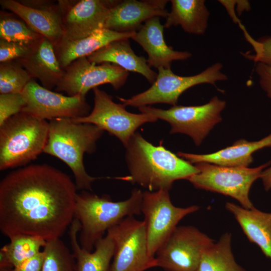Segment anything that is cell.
I'll return each instance as SVG.
<instances>
[{
    "instance_id": "obj_1",
    "label": "cell",
    "mask_w": 271,
    "mask_h": 271,
    "mask_svg": "<svg viewBox=\"0 0 271 271\" xmlns=\"http://www.w3.org/2000/svg\"><path fill=\"white\" fill-rule=\"evenodd\" d=\"M77 189L68 175L48 164L10 172L0 183L2 233L59 238L74 219Z\"/></svg>"
},
{
    "instance_id": "obj_2",
    "label": "cell",
    "mask_w": 271,
    "mask_h": 271,
    "mask_svg": "<svg viewBox=\"0 0 271 271\" xmlns=\"http://www.w3.org/2000/svg\"><path fill=\"white\" fill-rule=\"evenodd\" d=\"M125 148L129 174L115 178L138 184L149 191H169L175 181L187 180L199 171L195 166L166 149L162 143L154 146L139 132L131 137Z\"/></svg>"
},
{
    "instance_id": "obj_3",
    "label": "cell",
    "mask_w": 271,
    "mask_h": 271,
    "mask_svg": "<svg viewBox=\"0 0 271 271\" xmlns=\"http://www.w3.org/2000/svg\"><path fill=\"white\" fill-rule=\"evenodd\" d=\"M143 192L134 189L128 199L117 202L108 195L99 196L85 190L77 193L74 218L81 225V247L92 251L96 243L109 229L126 217L140 215Z\"/></svg>"
},
{
    "instance_id": "obj_4",
    "label": "cell",
    "mask_w": 271,
    "mask_h": 271,
    "mask_svg": "<svg viewBox=\"0 0 271 271\" xmlns=\"http://www.w3.org/2000/svg\"><path fill=\"white\" fill-rule=\"evenodd\" d=\"M49 135L44 150L66 164L72 172L77 189L92 190V184L100 179L89 175L83 163L85 154H92L104 131L95 125L57 118L49 122Z\"/></svg>"
},
{
    "instance_id": "obj_5",
    "label": "cell",
    "mask_w": 271,
    "mask_h": 271,
    "mask_svg": "<svg viewBox=\"0 0 271 271\" xmlns=\"http://www.w3.org/2000/svg\"><path fill=\"white\" fill-rule=\"evenodd\" d=\"M46 120L21 112L0 125V170L19 167L44 152L49 135Z\"/></svg>"
},
{
    "instance_id": "obj_6",
    "label": "cell",
    "mask_w": 271,
    "mask_h": 271,
    "mask_svg": "<svg viewBox=\"0 0 271 271\" xmlns=\"http://www.w3.org/2000/svg\"><path fill=\"white\" fill-rule=\"evenodd\" d=\"M269 164L270 162L250 168L200 162L195 165L198 172L191 176L187 180L196 188L231 197L242 207L251 209L254 207L249 198L251 186L260 178L263 169Z\"/></svg>"
},
{
    "instance_id": "obj_7",
    "label": "cell",
    "mask_w": 271,
    "mask_h": 271,
    "mask_svg": "<svg viewBox=\"0 0 271 271\" xmlns=\"http://www.w3.org/2000/svg\"><path fill=\"white\" fill-rule=\"evenodd\" d=\"M225 105V101L215 96L208 102L201 105H176L168 109L144 106L138 109L141 113L168 122L171 125L170 133L187 134L198 146L214 126L221 121V112Z\"/></svg>"
},
{
    "instance_id": "obj_8",
    "label": "cell",
    "mask_w": 271,
    "mask_h": 271,
    "mask_svg": "<svg viewBox=\"0 0 271 271\" xmlns=\"http://www.w3.org/2000/svg\"><path fill=\"white\" fill-rule=\"evenodd\" d=\"M220 63H215L201 73L190 76L174 74L171 69L159 68L155 81L146 91L129 98L118 97L125 106L140 107L156 103L176 105L179 96L188 89L203 83L214 85L219 81L227 80V76L221 72Z\"/></svg>"
},
{
    "instance_id": "obj_9",
    "label": "cell",
    "mask_w": 271,
    "mask_h": 271,
    "mask_svg": "<svg viewBox=\"0 0 271 271\" xmlns=\"http://www.w3.org/2000/svg\"><path fill=\"white\" fill-rule=\"evenodd\" d=\"M169 192L161 189L143 192L141 213L144 216L149 253L153 257L178 226L179 222L187 215L199 209L197 205L175 206L171 201Z\"/></svg>"
},
{
    "instance_id": "obj_10",
    "label": "cell",
    "mask_w": 271,
    "mask_h": 271,
    "mask_svg": "<svg viewBox=\"0 0 271 271\" xmlns=\"http://www.w3.org/2000/svg\"><path fill=\"white\" fill-rule=\"evenodd\" d=\"M107 232L114 244L109 271H145L157 267L155 257L149 253L144 220L127 217Z\"/></svg>"
},
{
    "instance_id": "obj_11",
    "label": "cell",
    "mask_w": 271,
    "mask_h": 271,
    "mask_svg": "<svg viewBox=\"0 0 271 271\" xmlns=\"http://www.w3.org/2000/svg\"><path fill=\"white\" fill-rule=\"evenodd\" d=\"M94 106L87 116L71 119L73 121L95 125L119 140L126 147L136 130L147 122L158 119L149 114L133 113L122 103H116L112 97L96 87L93 89Z\"/></svg>"
},
{
    "instance_id": "obj_12",
    "label": "cell",
    "mask_w": 271,
    "mask_h": 271,
    "mask_svg": "<svg viewBox=\"0 0 271 271\" xmlns=\"http://www.w3.org/2000/svg\"><path fill=\"white\" fill-rule=\"evenodd\" d=\"M214 241L194 226H178L157 251V267L166 271H196L203 252Z\"/></svg>"
},
{
    "instance_id": "obj_13",
    "label": "cell",
    "mask_w": 271,
    "mask_h": 271,
    "mask_svg": "<svg viewBox=\"0 0 271 271\" xmlns=\"http://www.w3.org/2000/svg\"><path fill=\"white\" fill-rule=\"evenodd\" d=\"M128 72L111 63L96 64L86 57L80 58L64 69V75L56 89L67 93L69 96L80 95L85 97L91 89L109 84L117 90L124 85Z\"/></svg>"
},
{
    "instance_id": "obj_14",
    "label": "cell",
    "mask_w": 271,
    "mask_h": 271,
    "mask_svg": "<svg viewBox=\"0 0 271 271\" xmlns=\"http://www.w3.org/2000/svg\"><path fill=\"white\" fill-rule=\"evenodd\" d=\"M22 93L26 101L22 112L42 119H74L90 113V107L85 97L80 95L65 96L53 92L33 79Z\"/></svg>"
},
{
    "instance_id": "obj_15",
    "label": "cell",
    "mask_w": 271,
    "mask_h": 271,
    "mask_svg": "<svg viewBox=\"0 0 271 271\" xmlns=\"http://www.w3.org/2000/svg\"><path fill=\"white\" fill-rule=\"evenodd\" d=\"M113 1H59L64 37L68 40L83 38L104 28Z\"/></svg>"
},
{
    "instance_id": "obj_16",
    "label": "cell",
    "mask_w": 271,
    "mask_h": 271,
    "mask_svg": "<svg viewBox=\"0 0 271 271\" xmlns=\"http://www.w3.org/2000/svg\"><path fill=\"white\" fill-rule=\"evenodd\" d=\"M167 0L113 1L104 28L119 33L137 32L148 20L166 18Z\"/></svg>"
},
{
    "instance_id": "obj_17",
    "label": "cell",
    "mask_w": 271,
    "mask_h": 271,
    "mask_svg": "<svg viewBox=\"0 0 271 271\" xmlns=\"http://www.w3.org/2000/svg\"><path fill=\"white\" fill-rule=\"evenodd\" d=\"M31 5L14 0H1L2 7L23 20L33 31L56 46L64 37L58 6L43 1L31 2Z\"/></svg>"
},
{
    "instance_id": "obj_18",
    "label": "cell",
    "mask_w": 271,
    "mask_h": 271,
    "mask_svg": "<svg viewBox=\"0 0 271 271\" xmlns=\"http://www.w3.org/2000/svg\"><path fill=\"white\" fill-rule=\"evenodd\" d=\"M164 28L160 17H154L147 20L131 38L147 53V62L150 67L171 69L173 61L187 60L192 56L189 52L175 50L166 44Z\"/></svg>"
},
{
    "instance_id": "obj_19",
    "label": "cell",
    "mask_w": 271,
    "mask_h": 271,
    "mask_svg": "<svg viewBox=\"0 0 271 271\" xmlns=\"http://www.w3.org/2000/svg\"><path fill=\"white\" fill-rule=\"evenodd\" d=\"M33 79H38L45 88L57 86L64 70L57 59L54 45L42 37L33 44L31 52L16 61Z\"/></svg>"
},
{
    "instance_id": "obj_20",
    "label": "cell",
    "mask_w": 271,
    "mask_h": 271,
    "mask_svg": "<svg viewBox=\"0 0 271 271\" xmlns=\"http://www.w3.org/2000/svg\"><path fill=\"white\" fill-rule=\"evenodd\" d=\"M265 147H271V134L257 141L239 140L231 146L211 154L179 152L177 155L191 164L207 162L222 166L248 167L253 161V153Z\"/></svg>"
},
{
    "instance_id": "obj_21",
    "label": "cell",
    "mask_w": 271,
    "mask_h": 271,
    "mask_svg": "<svg viewBox=\"0 0 271 271\" xmlns=\"http://www.w3.org/2000/svg\"><path fill=\"white\" fill-rule=\"evenodd\" d=\"M135 33H119L102 28L80 39H62L54 46L55 51L59 62L64 70L75 60L88 57L112 41L131 38Z\"/></svg>"
},
{
    "instance_id": "obj_22",
    "label": "cell",
    "mask_w": 271,
    "mask_h": 271,
    "mask_svg": "<svg viewBox=\"0 0 271 271\" xmlns=\"http://www.w3.org/2000/svg\"><path fill=\"white\" fill-rule=\"evenodd\" d=\"M80 229L79 222L74 218L68 233L75 260V271H109L114 252V244L111 235L107 232L96 243L94 250L88 251L81 247L78 242L77 236Z\"/></svg>"
},
{
    "instance_id": "obj_23",
    "label": "cell",
    "mask_w": 271,
    "mask_h": 271,
    "mask_svg": "<svg viewBox=\"0 0 271 271\" xmlns=\"http://www.w3.org/2000/svg\"><path fill=\"white\" fill-rule=\"evenodd\" d=\"M87 57L91 62L96 64H113L128 72L139 73L152 84L157 77L158 73L151 69L147 59L136 54L128 39L112 41Z\"/></svg>"
},
{
    "instance_id": "obj_24",
    "label": "cell",
    "mask_w": 271,
    "mask_h": 271,
    "mask_svg": "<svg viewBox=\"0 0 271 271\" xmlns=\"http://www.w3.org/2000/svg\"><path fill=\"white\" fill-rule=\"evenodd\" d=\"M225 206L233 214L248 239L257 245L271 260V212H264L254 207L244 208L231 202H227Z\"/></svg>"
},
{
    "instance_id": "obj_25",
    "label": "cell",
    "mask_w": 271,
    "mask_h": 271,
    "mask_svg": "<svg viewBox=\"0 0 271 271\" xmlns=\"http://www.w3.org/2000/svg\"><path fill=\"white\" fill-rule=\"evenodd\" d=\"M171 10L164 27L180 26L186 33L203 35L207 28L209 12L204 0H171Z\"/></svg>"
},
{
    "instance_id": "obj_26",
    "label": "cell",
    "mask_w": 271,
    "mask_h": 271,
    "mask_svg": "<svg viewBox=\"0 0 271 271\" xmlns=\"http://www.w3.org/2000/svg\"><path fill=\"white\" fill-rule=\"evenodd\" d=\"M10 242L0 250V270L13 269L41 251L47 241L40 237L18 234L9 237Z\"/></svg>"
},
{
    "instance_id": "obj_27",
    "label": "cell",
    "mask_w": 271,
    "mask_h": 271,
    "mask_svg": "<svg viewBox=\"0 0 271 271\" xmlns=\"http://www.w3.org/2000/svg\"><path fill=\"white\" fill-rule=\"evenodd\" d=\"M231 242V233L226 232L205 248L196 271H246L235 261Z\"/></svg>"
},
{
    "instance_id": "obj_28",
    "label": "cell",
    "mask_w": 271,
    "mask_h": 271,
    "mask_svg": "<svg viewBox=\"0 0 271 271\" xmlns=\"http://www.w3.org/2000/svg\"><path fill=\"white\" fill-rule=\"evenodd\" d=\"M42 37L19 17L1 12L0 39L32 45Z\"/></svg>"
},
{
    "instance_id": "obj_29",
    "label": "cell",
    "mask_w": 271,
    "mask_h": 271,
    "mask_svg": "<svg viewBox=\"0 0 271 271\" xmlns=\"http://www.w3.org/2000/svg\"><path fill=\"white\" fill-rule=\"evenodd\" d=\"M41 271H75V260L60 238L47 241Z\"/></svg>"
},
{
    "instance_id": "obj_30",
    "label": "cell",
    "mask_w": 271,
    "mask_h": 271,
    "mask_svg": "<svg viewBox=\"0 0 271 271\" xmlns=\"http://www.w3.org/2000/svg\"><path fill=\"white\" fill-rule=\"evenodd\" d=\"M32 79L29 73L16 61L1 63V94L22 93Z\"/></svg>"
},
{
    "instance_id": "obj_31",
    "label": "cell",
    "mask_w": 271,
    "mask_h": 271,
    "mask_svg": "<svg viewBox=\"0 0 271 271\" xmlns=\"http://www.w3.org/2000/svg\"><path fill=\"white\" fill-rule=\"evenodd\" d=\"M238 25L242 30L246 40L251 45L254 51L253 54L247 52L242 53V55L256 63H260L271 67V37H262L256 40L249 34L241 23Z\"/></svg>"
},
{
    "instance_id": "obj_32",
    "label": "cell",
    "mask_w": 271,
    "mask_h": 271,
    "mask_svg": "<svg viewBox=\"0 0 271 271\" xmlns=\"http://www.w3.org/2000/svg\"><path fill=\"white\" fill-rule=\"evenodd\" d=\"M26 101L22 93L0 94V125L22 111Z\"/></svg>"
},
{
    "instance_id": "obj_33",
    "label": "cell",
    "mask_w": 271,
    "mask_h": 271,
    "mask_svg": "<svg viewBox=\"0 0 271 271\" xmlns=\"http://www.w3.org/2000/svg\"><path fill=\"white\" fill-rule=\"evenodd\" d=\"M33 45L0 39L1 63L16 61L26 56L31 52Z\"/></svg>"
},
{
    "instance_id": "obj_34",
    "label": "cell",
    "mask_w": 271,
    "mask_h": 271,
    "mask_svg": "<svg viewBox=\"0 0 271 271\" xmlns=\"http://www.w3.org/2000/svg\"><path fill=\"white\" fill-rule=\"evenodd\" d=\"M259 78V83L261 88L271 99V67L260 63H257L255 68Z\"/></svg>"
},
{
    "instance_id": "obj_35",
    "label": "cell",
    "mask_w": 271,
    "mask_h": 271,
    "mask_svg": "<svg viewBox=\"0 0 271 271\" xmlns=\"http://www.w3.org/2000/svg\"><path fill=\"white\" fill-rule=\"evenodd\" d=\"M45 252L43 250L33 257L14 267L13 271H41Z\"/></svg>"
},
{
    "instance_id": "obj_36",
    "label": "cell",
    "mask_w": 271,
    "mask_h": 271,
    "mask_svg": "<svg viewBox=\"0 0 271 271\" xmlns=\"http://www.w3.org/2000/svg\"><path fill=\"white\" fill-rule=\"evenodd\" d=\"M260 178L265 190L266 191L271 190V167L263 171Z\"/></svg>"
},
{
    "instance_id": "obj_37",
    "label": "cell",
    "mask_w": 271,
    "mask_h": 271,
    "mask_svg": "<svg viewBox=\"0 0 271 271\" xmlns=\"http://www.w3.org/2000/svg\"><path fill=\"white\" fill-rule=\"evenodd\" d=\"M1 271H13V269L3 270H1Z\"/></svg>"
}]
</instances>
